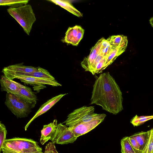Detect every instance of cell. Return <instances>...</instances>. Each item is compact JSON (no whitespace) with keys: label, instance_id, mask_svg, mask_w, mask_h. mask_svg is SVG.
<instances>
[{"label":"cell","instance_id":"6da1fadb","mask_svg":"<svg viewBox=\"0 0 153 153\" xmlns=\"http://www.w3.org/2000/svg\"><path fill=\"white\" fill-rule=\"evenodd\" d=\"M122 92L114 79L109 72L101 74L93 85L91 104L101 107L103 109L116 115L123 109Z\"/></svg>","mask_w":153,"mask_h":153},{"label":"cell","instance_id":"7a4b0ae2","mask_svg":"<svg viewBox=\"0 0 153 153\" xmlns=\"http://www.w3.org/2000/svg\"><path fill=\"white\" fill-rule=\"evenodd\" d=\"M2 153H41L37 142L31 139L18 137L6 139L1 148Z\"/></svg>","mask_w":153,"mask_h":153},{"label":"cell","instance_id":"3957f363","mask_svg":"<svg viewBox=\"0 0 153 153\" xmlns=\"http://www.w3.org/2000/svg\"><path fill=\"white\" fill-rule=\"evenodd\" d=\"M7 10L22 27L27 34L29 35L33 25L36 20L31 6L26 4L18 7H10Z\"/></svg>","mask_w":153,"mask_h":153},{"label":"cell","instance_id":"277c9868","mask_svg":"<svg viewBox=\"0 0 153 153\" xmlns=\"http://www.w3.org/2000/svg\"><path fill=\"white\" fill-rule=\"evenodd\" d=\"M94 110L93 106H84L76 109L68 115L64 123L69 127L106 117L104 114L95 113Z\"/></svg>","mask_w":153,"mask_h":153},{"label":"cell","instance_id":"5b68a950","mask_svg":"<svg viewBox=\"0 0 153 153\" xmlns=\"http://www.w3.org/2000/svg\"><path fill=\"white\" fill-rule=\"evenodd\" d=\"M8 109L17 118L27 117L33 107L16 95L7 93L4 102Z\"/></svg>","mask_w":153,"mask_h":153},{"label":"cell","instance_id":"8992f818","mask_svg":"<svg viewBox=\"0 0 153 153\" xmlns=\"http://www.w3.org/2000/svg\"><path fill=\"white\" fill-rule=\"evenodd\" d=\"M77 138L68 127L60 123L51 141L55 144H67L74 143Z\"/></svg>","mask_w":153,"mask_h":153},{"label":"cell","instance_id":"52a82bcc","mask_svg":"<svg viewBox=\"0 0 153 153\" xmlns=\"http://www.w3.org/2000/svg\"><path fill=\"white\" fill-rule=\"evenodd\" d=\"M84 31V30L79 25L69 27L62 41L67 44L77 46L82 38Z\"/></svg>","mask_w":153,"mask_h":153},{"label":"cell","instance_id":"ba28073f","mask_svg":"<svg viewBox=\"0 0 153 153\" xmlns=\"http://www.w3.org/2000/svg\"><path fill=\"white\" fill-rule=\"evenodd\" d=\"M105 118H99L88 122L68 127L75 135L78 137L86 134L95 128L102 123Z\"/></svg>","mask_w":153,"mask_h":153},{"label":"cell","instance_id":"9c48e42d","mask_svg":"<svg viewBox=\"0 0 153 153\" xmlns=\"http://www.w3.org/2000/svg\"><path fill=\"white\" fill-rule=\"evenodd\" d=\"M3 74L5 76L12 80L15 79V77L20 76L55 80L48 71L40 67L37 68V70L36 71L31 73L6 72L3 73Z\"/></svg>","mask_w":153,"mask_h":153},{"label":"cell","instance_id":"30bf717a","mask_svg":"<svg viewBox=\"0 0 153 153\" xmlns=\"http://www.w3.org/2000/svg\"><path fill=\"white\" fill-rule=\"evenodd\" d=\"M67 94H60L48 100L42 104L36 113L33 117L27 123L25 127V129L26 131L30 124L37 117L44 114L58 102L63 97Z\"/></svg>","mask_w":153,"mask_h":153},{"label":"cell","instance_id":"8fae6325","mask_svg":"<svg viewBox=\"0 0 153 153\" xmlns=\"http://www.w3.org/2000/svg\"><path fill=\"white\" fill-rule=\"evenodd\" d=\"M58 125L57 120L55 119L53 122L43 126L41 131L40 140L42 145H44L49 140H52L56 131Z\"/></svg>","mask_w":153,"mask_h":153},{"label":"cell","instance_id":"7c38bea8","mask_svg":"<svg viewBox=\"0 0 153 153\" xmlns=\"http://www.w3.org/2000/svg\"><path fill=\"white\" fill-rule=\"evenodd\" d=\"M1 91H5L14 95L18 94L20 90L19 83L13 81L2 75L0 79Z\"/></svg>","mask_w":153,"mask_h":153},{"label":"cell","instance_id":"4fadbf2b","mask_svg":"<svg viewBox=\"0 0 153 153\" xmlns=\"http://www.w3.org/2000/svg\"><path fill=\"white\" fill-rule=\"evenodd\" d=\"M19 85L20 90L16 95L31 105L34 108L37 100L36 95L30 88L20 83H19Z\"/></svg>","mask_w":153,"mask_h":153},{"label":"cell","instance_id":"5bb4252c","mask_svg":"<svg viewBox=\"0 0 153 153\" xmlns=\"http://www.w3.org/2000/svg\"><path fill=\"white\" fill-rule=\"evenodd\" d=\"M15 79H20L25 83L30 84H46L53 86H60L62 85L56 80L43 79L34 77L20 76H16Z\"/></svg>","mask_w":153,"mask_h":153},{"label":"cell","instance_id":"9a60e30c","mask_svg":"<svg viewBox=\"0 0 153 153\" xmlns=\"http://www.w3.org/2000/svg\"><path fill=\"white\" fill-rule=\"evenodd\" d=\"M37 70V68L27 66L22 64L10 65L4 68L2 70L3 73L6 72H22L29 73L35 72Z\"/></svg>","mask_w":153,"mask_h":153},{"label":"cell","instance_id":"2e32d148","mask_svg":"<svg viewBox=\"0 0 153 153\" xmlns=\"http://www.w3.org/2000/svg\"><path fill=\"white\" fill-rule=\"evenodd\" d=\"M48 1H51L56 4L60 6L78 17H81L83 16L82 14L76 9L68 1L50 0Z\"/></svg>","mask_w":153,"mask_h":153},{"label":"cell","instance_id":"e0dca14e","mask_svg":"<svg viewBox=\"0 0 153 153\" xmlns=\"http://www.w3.org/2000/svg\"><path fill=\"white\" fill-rule=\"evenodd\" d=\"M106 40L110 45L114 48L127 45V37L123 35L112 36L109 37Z\"/></svg>","mask_w":153,"mask_h":153},{"label":"cell","instance_id":"ac0fdd59","mask_svg":"<svg viewBox=\"0 0 153 153\" xmlns=\"http://www.w3.org/2000/svg\"><path fill=\"white\" fill-rule=\"evenodd\" d=\"M127 47V46H122L113 49L107 58L105 63L106 68L111 65L118 56L125 51Z\"/></svg>","mask_w":153,"mask_h":153},{"label":"cell","instance_id":"d6986e66","mask_svg":"<svg viewBox=\"0 0 153 153\" xmlns=\"http://www.w3.org/2000/svg\"><path fill=\"white\" fill-rule=\"evenodd\" d=\"M148 135V131H147L138 132L130 136L137 141L139 146L142 153L146 143Z\"/></svg>","mask_w":153,"mask_h":153},{"label":"cell","instance_id":"ffe728a7","mask_svg":"<svg viewBox=\"0 0 153 153\" xmlns=\"http://www.w3.org/2000/svg\"><path fill=\"white\" fill-rule=\"evenodd\" d=\"M29 1L28 0H1L0 1V5L16 7L27 4Z\"/></svg>","mask_w":153,"mask_h":153},{"label":"cell","instance_id":"44dd1931","mask_svg":"<svg viewBox=\"0 0 153 153\" xmlns=\"http://www.w3.org/2000/svg\"><path fill=\"white\" fill-rule=\"evenodd\" d=\"M121 152L122 153H136L128 138L125 137L121 140Z\"/></svg>","mask_w":153,"mask_h":153},{"label":"cell","instance_id":"7402d4cb","mask_svg":"<svg viewBox=\"0 0 153 153\" xmlns=\"http://www.w3.org/2000/svg\"><path fill=\"white\" fill-rule=\"evenodd\" d=\"M153 119V115L138 116L136 115L131 119L130 122L134 126H137Z\"/></svg>","mask_w":153,"mask_h":153},{"label":"cell","instance_id":"603a6c76","mask_svg":"<svg viewBox=\"0 0 153 153\" xmlns=\"http://www.w3.org/2000/svg\"><path fill=\"white\" fill-rule=\"evenodd\" d=\"M148 131L147 140L142 153H153V128Z\"/></svg>","mask_w":153,"mask_h":153},{"label":"cell","instance_id":"cb8c5ba5","mask_svg":"<svg viewBox=\"0 0 153 153\" xmlns=\"http://www.w3.org/2000/svg\"><path fill=\"white\" fill-rule=\"evenodd\" d=\"M7 131L5 125L0 123V152H1L2 145L6 139Z\"/></svg>","mask_w":153,"mask_h":153},{"label":"cell","instance_id":"d4e9b609","mask_svg":"<svg viewBox=\"0 0 153 153\" xmlns=\"http://www.w3.org/2000/svg\"><path fill=\"white\" fill-rule=\"evenodd\" d=\"M43 153H59L56 149L55 144L50 142L47 144Z\"/></svg>","mask_w":153,"mask_h":153},{"label":"cell","instance_id":"484cf974","mask_svg":"<svg viewBox=\"0 0 153 153\" xmlns=\"http://www.w3.org/2000/svg\"><path fill=\"white\" fill-rule=\"evenodd\" d=\"M128 138L136 153H142L139 146L136 140L131 136L128 137Z\"/></svg>","mask_w":153,"mask_h":153},{"label":"cell","instance_id":"4316f807","mask_svg":"<svg viewBox=\"0 0 153 153\" xmlns=\"http://www.w3.org/2000/svg\"><path fill=\"white\" fill-rule=\"evenodd\" d=\"M149 21L151 26L153 27V17L150 18Z\"/></svg>","mask_w":153,"mask_h":153},{"label":"cell","instance_id":"83f0119b","mask_svg":"<svg viewBox=\"0 0 153 153\" xmlns=\"http://www.w3.org/2000/svg\"><path fill=\"white\" fill-rule=\"evenodd\" d=\"M43 152H42L41 153H36V152H32V153H43Z\"/></svg>","mask_w":153,"mask_h":153}]
</instances>
